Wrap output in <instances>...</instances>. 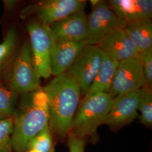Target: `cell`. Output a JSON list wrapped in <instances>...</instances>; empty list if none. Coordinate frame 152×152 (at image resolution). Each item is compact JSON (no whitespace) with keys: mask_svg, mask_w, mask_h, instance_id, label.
<instances>
[{"mask_svg":"<svg viewBox=\"0 0 152 152\" xmlns=\"http://www.w3.org/2000/svg\"><path fill=\"white\" fill-rule=\"evenodd\" d=\"M11 140L14 152H26L28 142L49 125L48 97L43 88L22 94L12 116Z\"/></svg>","mask_w":152,"mask_h":152,"instance_id":"obj_1","label":"cell"},{"mask_svg":"<svg viewBox=\"0 0 152 152\" xmlns=\"http://www.w3.org/2000/svg\"><path fill=\"white\" fill-rule=\"evenodd\" d=\"M49 104V127L59 139L68 136L81 92L78 85L65 73L55 76L43 88Z\"/></svg>","mask_w":152,"mask_h":152,"instance_id":"obj_2","label":"cell"},{"mask_svg":"<svg viewBox=\"0 0 152 152\" xmlns=\"http://www.w3.org/2000/svg\"><path fill=\"white\" fill-rule=\"evenodd\" d=\"M113 98L109 94H100L80 100L68 135L86 139H95L97 129L103 125L111 108Z\"/></svg>","mask_w":152,"mask_h":152,"instance_id":"obj_3","label":"cell"},{"mask_svg":"<svg viewBox=\"0 0 152 152\" xmlns=\"http://www.w3.org/2000/svg\"><path fill=\"white\" fill-rule=\"evenodd\" d=\"M5 75L6 87L18 94L40 88L39 78L33 63L30 45L26 42L14 55Z\"/></svg>","mask_w":152,"mask_h":152,"instance_id":"obj_4","label":"cell"},{"mask_svg":"<svg viewBox=\"0 0 152 152\" xmlns=\"http://www.w3.org/2000/svg\"><path fill=\"white\" fill-rule=\"evenodd\" d=\"M33 63L38 76L48 78L51 75L50 56L52 37L49 26L42 23L31 21L27 26Z\"/></svg>","mask_w":152,"mask_h":152,"instance_id":"obj_5","label":"cell"},{"mask_svg":"<svg viewBox=\"0 0 152 152\" xmlns=\"http://www.w3.org/2000/svg\"><path fill=\"white\" fill-rule=\"evenodd\" d=\"M101 62V50L97 45H87L64 73L78 85L84 96L94 81Z\"/></svg>","mask_w":152,"mask_h":152,"instance_id":"obj_6","label":"cell"},{"mask_svg":"<svg viewBox=\"0 0 152 152\" xmlns=\"http://www.w3.org/2000/svg\"><path fill=\"white\" fill-rule=\"evenodd\" d=\"M85 0H45L26 7L20 16L25 18L36 14L42 23L50 26L76 12L84 10Z\"/></svg>","mask_w":152,"mask_h":152,"instance_id":"obj_7","label":"cell"},{"mask_svg":"<svg viewBox=\"0 0 152 152\" xmlns=\"http://www.w3.org/2000/svg\"><path fill=\"white\" fill-rule=\"evenodd\" d=\"M87 16V45H97L109 33L124 28L126 23L117 16L105 1L98 0Z\"/></svg>","mask_w":152,"mask_h":152,"instance_id":"obj_8","label":"cell"},{"mask_svg":"<svg viewBox=\"0 0 152 152\" xmlns=\"http://www.w3.org/2000/svg\"><path fill=\"white\" fill-rule=\"evenodd\" d=\"M145 84L139 55L119 62L109 94L114 98L124 93L138 90Z\"/></svg>","mask_w":152,"mask_h":152,"instance_id":"obj_9","label":"cell"},{"mask_svg":"<svg viewBox=\"0 0 152 152\" xmlns=\"http://www.w3.org/2000/svg\"><path fill=\"white\" fill-rule=\"evenodd\" d=\"M137 104L138 90L124 93L114 97L104 125L115 131L130 124L138 116Z\"/></svg>","mask_w":152,"mask_h":152,"instance_id":"obj_10","label":"cell"},{"mask_svg":"<svg viewBox=\"0 0 152 152\" xmlns=\"http://www.w3.org/2000/svg\"><path fill=\"white\" fill-rule=\"evenodd\" d=\"M87 15L84 11L76 12L49 26L54 40L80 42L87 37Z\"/></svg>","mask_w":152,"mask_h":152,"instance_id":"obj_11","label":"cell"},{"mask_svg":"<svg viewBox=\"0 0 152 152\" xmlns=\"http://www.w3.org/2000/svg\"><path fill=\"white\" fill-rule=\"evenodd\" d=\"M97 46L105 54L118 62L140 55L124 28H118L109 33Z\"/></svg>","mask_w":152,"mask_h":152,"instance_id":"obj_12","label":"cell"},{"mask_svg":"<svg viewBox=\"0 0 152 152\" xmlns=\"http://www.w3.org/2000/svg\"><path fill=\"white\" fill-rule=\"evenodd\" d=\"M87 45V41L76 42L53 39L50 56L51 75L57 76L64 73Z\"/></svg>","mask_w":152,"mask_h":152,"instance_id":"obj_13","label":"cell"},{"mask_svg":"<svg viewBox=\"0 0 152 152\" xmlns=\"http://www.w3.org/2000/svg\"><path fill=\"white\" fill-rule=\"evenodd\" d=\"M109 7L126 24L152 19V0H110Z\"/></svg>","mask_w":152,"mask_h":152,"instance_id":"obj_14","label":"cell"},{"mask_svg":"<svg viewBox=\"0 0 152 152\" xmlns=\"http://www.w3.org/2000/svg\"><path fill=\"white\" fill-rule=\"evenodd\" d=\"M102 62L97 74L87 93L88 97L100 94H109L119 62L110 58L101 50Z\"/></svg>","mask_w":152,"mask_h":152,"instance_id":"obj_15","label":"cell"},{"mask_svg":"<svg viewBox=\"0 0 152 152\" xmlns=\"http://www.w3.org/2000/svg\"><path fill=\"white\" fill-rule=\"evenodd\" d=\"M124 29L139 53L152 48V19L127 23Z\"/></svg>","mask_w":152,"mask_h":152,"instance_id":"obj_16","label":"cell"},{"mask_svg":"<svg viewBox=\"0 0 152 152\" xmlns=\"http://www.w3.org/2000/svg\"><path fill=\"white\" fill-rule=\"evenodd\" d=\"M17 42V33L15 26L9 29L0 43V71L9 65L14 56Z\"/></svg>","mask_w":152,"mask_h":152,"instance_id":"obj_17","label":"cell"},{"mask_svg":"<svg viewBox=\"0 0 152 152\" xmlns=\"http://www.w3.org/2000/svg\"><path fill=\"white\" fill-rule=\"evenodd\" d=\"M137 110L140 111L139 119L142 124L147 126L152 125V87L144 85L138 90Z\"/></svg>","mask_w":152,"mask_h":152,"instance_id":"obj_18","label":"cell"},{"mask_svg":"<svg viewBox=\"0 0 152 152\" xmlns=\"http://www.w3.org/2000/svg\"><path fill=\"white\" fill-rule=\"evenodd\" d=\"M27 149H34L39 152H54V142L49 125L29 141Z\"/></svg>","mask_w":152,"mask_h":152,"instance_id":"obj_19","label":"cell"},{"mask_svg":"<svg viewBox=\"0 0 152 152\" xmlns=\"http://www.w3.org/2000/svg\"><path fill=\"white\" fill-rule=\"evenodd\" d=\"M18 99V94L0 84V120L13 116Z\"/></svg>","mask_w":152,"mask_h":152,"instance_id":"obj_20","label":"cell"},{"mask_svg":"<svg viewBox=\"0 0 152 152\" xmlns=\"http://www.w3.org/2000/svg\"><path fill=\"white\" fill-rule=\"evenodd\" d=\"M12 130V117L0 120V152H14L11 140Z\"/></svg>","mask_w":152,"mask_h":152,"instance_id":"obj_21","label":"cell"},{"mask_svg":"<svg viewBox=\"0 0 152 152\" xmlns=\"http://www.w3.org/2000/svg\"><path fill=\"white\" fill-rule=\"evenodd\" d=\"M145 83L148 86H152V48L140 53Z\"/></svg>","mask_w":152,"mask_h":152,"instance_id":"obj_22","label":"cell"},{"mask_svg":"<svg viewBox=\"0 0 152 152\" xmlns=\"http://www.w3.org/2000/svg\"><path fill=\"white\" fill-rule=\"evenodd\" d=\"M69 152H85V139L74 135H68Z\"/></svg>","mask_w":152,"mask_h":152,"instance_id":"obj_23","label":"cell"},{"mask_svg":"<svg viewBox=\"0 0 152 152\" xmlns=\"http://www.w3.org/2000/svg\"><path fill=\"white\" fill-rule=\"evenodd\" d=\"M5 7L8 10H11L16 5L17 1H4Z\"/></svg>","mask_w":152,"mask_h":152,"instance_id":"obj_24","label":"cell"},{"mask_svg":"<svg viewBox=\"0 0 152 152\" xmlns=\"http://www.w3.org/2000/svg\"><path fill=\"white\" fill-rule=\"evenodd\" d=\"M26 152H37V151H35L34 149H27Z\"/></svg>","mask_w":152,"mask_h":152,"instance_id":"obj_25","label":"cell"}]
</instances>
